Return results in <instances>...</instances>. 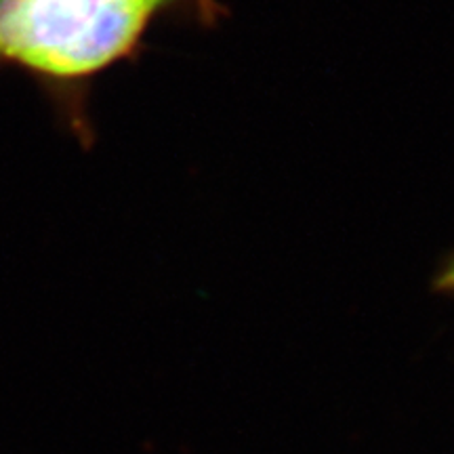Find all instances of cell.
Returning a JSON list of instances; mask_svg holds the SVG:
<instances>
[{
  "mask_svg": "<svg viewBox=\"0 0 454 454\" xmlns=\"http://www.w3.org/2000/svg\"><path fill=\"white\" fill-rule=\"evenodd\" d=\"M175 0H0V59L57 78L87 76L130 51Z\"/></svg>",
  "mask_w": 454,
  "mask_h": 454,
  "instance_id": "1",
  "label": "cell"
},
{
  "mask_svg": "<svg viewBox=\"0 0 454 454\" xmlns=\"http://www.w3.org/2000/svg\"><path fill=\"white\" fill-rule=\"evenodd\" d=\"M435 291L444 293V294H452L454 297V254H450L442 265L438 276H435L434 282Z\"/></svg>",
  "mask_w": 454,
  "mask_h": 454,
  "instance_id": "2",
  "label": "cell"
}]
</instances>
